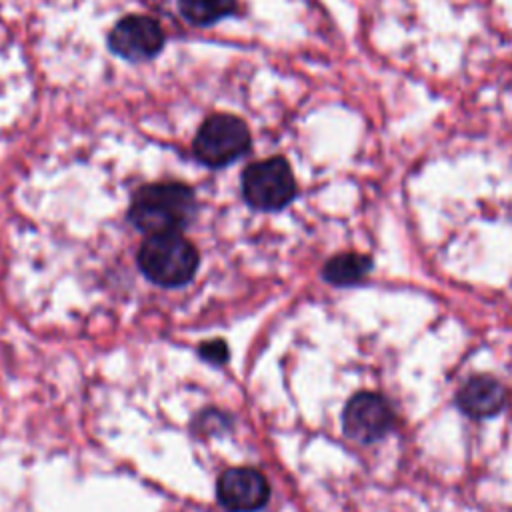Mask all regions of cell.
Listing matches in <instances>:
<instances>
[{"label": "cell", "mask_w": 512, "mask_h": 512, "mask_svg": "<svg viewBox=\"0 0 512 512\" xmlns=\"http://www.w3.org/2000/svg\"><path fill=\"white\" fill-rule=\"evenodd\" d=\"M196 212L194 190L182 182H156L136 190L128 220L142 232H180Z\"/></svg>", "instance_id": "6da1fadb"}, {"label": "cell", "mask_w": 512, "mask_h": 512, "mask_svg": "<svg viewBox=\"0 0 512 512\" xmlns=\"http://www.w3.org/2000/svg\"><path fill=\"white\" fill-rule=\"evenodd\" d=\"M138 266L158 286L176 288L198 270V250L178 232L150 234L138 250Z\"/></svg>", "instance_id": "7a4b0ae2"}, {"label": "cell", "mask_w": 512, "mask_h": 512, "mask_svg": "<svg viewBox=\"0 0 512 512\" xmlns=\"http://www.w3.org/2000/svg\"><path fill=\"white\" fill-rule=\"evenodd\" d=\"M192 150L204 166H228L250 150V130L238 116L212 114L198 128Z\"/></svg>", "instance_id": "3957f363"}, {"label": "cell", "mask_w": 512, "mask_h": 512, "mask_svg": "<svg viewBox=\"0 0 512 512\" xmlns=\"http://www.w3.org/2000/svg\"><path fill=\"white\" fill-rule=\"evenodd\" d=\"M242 194L256 210H282L296 196V180L290 164L282 156L252 162L242 172Z\"/></svg>", "instance_id": "277c9868"}, {"label": "cell", "mask_w": 512, "mask_h": 512, "mask_svg": "<svg viewBox=\"0 0 512 512\" xmlns=\"http://www.w3.org/2000/svg\"><path fill=\"white\" fill-rule=\"evenodd\" d=\"M164 40L162 26L154 18L142 14L122 18L108 34L110 50L128 62L152 60L164 48Z\"/></svg>", "instance_id": "5b68a950"}, {"label": "cell", "mask_w": 512, "mask_h": 512, "mask_svg": "<svg viewBox=\"0 0 512 512\" xmlns=\"http://www.w3.org/2000/svg\"><path fill=\"white\" fill-rule=\"evenodd\" d=\"M394 426V412L390 404L376 392L354 394L344 408L342 428L346 436L358 442H376L384 438Z\"/></svg>", "instance_id": "8992f818"}, {"label": "cell", "mask_w": 512, "mask_h": 512, "mask_svg": "<svg viewBox=\"0 0 512 512\" xmlns=\"http://www.w3.org/2000/svg\"><path fill=\"white\" fill-rule=\"evenodd\" d=\"M216 494L228 512H256L266 506L270 486L256 468L238 466L222 472Z\"/></svg>", "instance_id": "52a82bcc"}, {"label": "cell", "mask_w": 512, "mask_h": 512, "mask_svg": "<svg viewBox=\"0 0 512 512\" xmlns=\"http://www.w3.org/2000/svg\"><path fill=\"white\" fill-rule=\"evenodd\" d=\"M456 402L464 414L472 418H488L504 408L506 390L490 376H474L460 388Z\"/></svg>", "instance_id": "ba28073f"}, {"label": "cell", "mask_w": 512, "mask_h": 512, "mask_svg": "<svg viewBox=\"0 0 512 512\" xmlns=\"http://www.w3.org/2000/svg\"><path fill=\"white\" fill-rule=\"evenodd\" d=\"M372 268V260L366 254L358 252H344L338 256H332L322 270V276L326 282L336 286H352L358 284Z\"/></svg>", "instance_id": "9c48e42d"}, {"label": "cell", "mask_w": 512, "mask_h": 512, "mask_svg": "<svg viewBox=\"0 0 512 512\" xmlns=\"http://www.w3.org/2000/svg\"><path fill=\"white\" fill-rule=\"evenodd\" d=\"M180 14L196 26H210L236 8V0H178Z\"/></svg>", "instance_id": "30bf717a"}, {"label": "cell", "mask_w": 512, "mask_h": 512, "mask_svg": "<svg viewBox=\"0 0 512 512\" xmlns=\"http://www.w3.org/2000/svg\"><path fill=\"white\" fill-rule=\"evenodd\" d=\"M198 352L202 354V358H204V360H208V362H216V364L226 362V360H228V356H230V350H228V346H226V342H224V340H208V342L200 344Z\"/></svg>", "instance_id": "8fae6325"}]
</instances>
